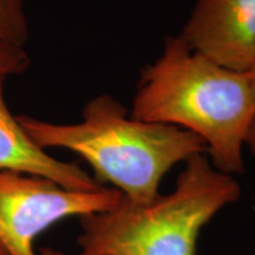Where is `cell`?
I'll return each mask as SVG.
<instances>
[{"mask_svg": "<svg viewBox=\"0 0 255 255\" xmlns=\"http://www.w3.org/2000/svg\"><path fill=\"white\" fill-rule=\"evenodd\" d=\"M0 255H9L8 252L5 250L4 246H2L1 244H0Z\"/></svg>", "mask_w": 255, "mask_h": 255, "instance_id": "obj_11", "label": "cell"}, {"mask_svg": "<svg viewBox=\"0 0 255 255\" xmlns=\"http://www.w3.org/2000/svg\"><path fill=\"white\" fill-rule=\"evenodd\" d=\"M245 145H247L248 148H250L252 154L255 156V117L253 119V121H252L250 129H248Z\"/></svg>", "mask_w": 255, "mask_h": 255, "instance_id": "obj_9", "label": "cell"}, {"mask_svg": "<svg viewBox=\"0 0 255 255\" xmlns=\"http://www.w3.org/2000/svg\"><path fill=\"white\" fill-rule=\"evenodd\" d=\"M5 78H0V171H12L53 181L70 190L96 191L102 186L76 163L59 161L40 148L9 111Z\"/></svg>", "mask_w": 255, "mask_h": 255, "instance_id": "obj_6", "label": "cell"}, {"mask_svg": "<svg viewBox=\"0 0 255 255\" xmlns=\"http://www.w3.org/2000/svg\"><path fill=\"white\" fill-rule=\"evenodd\" d=\"M130 116L195 133L213 167L242 174V149L255 117L250 73L223 68L169 36L161 56L141 73Z\"/></svg>", "mask_w": 255, "mask_h": 255, "instance_id": "obj_1", "label": "cell"}, {"mask_svg": "<svg viewBox=\"0 0 255 255\" xmlns=\"http://www.w3.org/2000/svg\"><path fill=\"white\" fill-rule=\"evenodd\" d=\"M17 117L40 148L75 152L88 162L98 183L113 184L136 202H150L175 164L206 152L205 142L195 133L132 119L121 102L107 94L89 101L77 123L47 122L27 115Z\"/></svg>", "mask_w": 255, "mask_h": 255, "instance_id": "obj_2", "label": "cell"}, {"mask_svg": "<svg viewBox=\"0 0 255 255\" xmlns=\"http://www.w3.org/2000/svg\"><path fill=\"white\" fill-rule=\"evenodd\" d=\"M250 77H251V85H252V92H253V97H254V103H255V62L252 66L250 71Z\"/></svg>", "mask_w": 255, "mask_h": 255, "instance_id": "obj_10", "label": "cell"}, {"mask_svg": "<svg viewBox=\"0 0 255 255\" xmlns=\"http://www.w3.org/2000/svg\"><path fill=\"white\" fill-rule=\"evenodd\" d=\"M28 23L23 0H0V41L25 46Z\"/></svg>", "mask_w": 255, "mask_h": 255, "instance_id": "obj_7", "label": "cell"}, {"mask_svg": "<svg viewBox=\"0 0 255 255\" xmlns=\"http://www.w3.org/2000/svg\"><path fill=\"white\" fill-rule=\"evenodd\" d=\"M240 195L232 175L196 154L169 194L145 203L122 194L113 208L81 216L78 255H195L201 229Z\"/></svg>", "mask_w": 255, "mask_h": 255, "instance_id": "obj_3", "label": "cell"}, {"mask_svg": "<svg viewBox=\"0 0 255 255\" xmlns=\"http://www.w3.org/2000/svg\"><path fill=\"white\" fill-rule=\"evenodd\" d=\"M30 63L24 46L0 41V78L20 75L30 66Z\"/></svg>", "mask_w": 255, "mask_h": 255, "instance_id": "obj_8", "label": "cell"}, {"mask_svg": "<svg viewBox=\"0 0 255 255\" xmlns=\"http://www.w3.org/2000/svg\"><path fill=\"white\" fill-rule=\"evenodd\" d=\"M178 37L223 68L250 71L255 62V0H197Z\"/></svg>", "mask_w": 255, "mask_h": 255, "instance_id": "obj_5", "label": "cell"}, {"mask_svg": "<svg viewBox=\"0 0 255 255\" xmlns=\"http://www.w3.org/2000/svg\"><path fill=\"white\" fill-rule=\"evenodd\" d=\"M121 196L115 188L70 190L44 177L0 171V244L9 255H64L52 248L38 253L34 240L64 219L113 208Z\"/></svg>", "mask_w": 255, "mask_h": 255, "instance_id": "obj_4", "label": "cell"}]
</instances>
